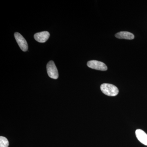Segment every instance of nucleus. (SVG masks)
Returning a JSON list of instances; mask_svg holds the SVG:
<instances>
[{"label":"nucleus","mask_w":147,"mask_h":147,"mask_svg":"<svg viewBox=\"0 0 147 147\" xmlns=\"http://www.w3.org/2000/svg\"><path fill=\"white\" fill-rule=\"evenodd\" d=\"M100 90L103 94L109 96H116L119 93L118 88L111 84H102L100 86Z\"/></svg>","instance_id":"f257e3e1"},{"label":"nucleus","mask_w":147,"mask_h":147,"mask_svg":"<svg viewBox=\"0 0 147 147\" xmlns=\"http://www.w3.org/2000/svg\"><path fill=\"white\" fill-rule=\"evenodd\" d=\"M47 70L48 76L50 78L55 79H58L59 77L58 69L53 61H50L47 64Z\"/></svg>","instance_id":"f03ea898"},{"label":"nucleus","mask_w":147,"mask_h":147,"mask_svg":"<svg viewBox=\"0 0 147 147\" xmlns=\"http://www.w3.org/2000/svg\"><path fill=\"white\" fill-rule=\"evenodd\" d=\"M87 65L90 68L100 71H106L108 69V67L105 63L96 60L89 61L87 63Z\"/></svg>","instance_id":"7ed1b4c3"},{"label":"nucleus","mask_w":147,"mask_h":147,"mask_svg":"<svg viewBox=\"0 0 147 147\" xmlns=\"http://www.w3.org/2000/svg\"><path fill=\"white\" fill-rule=\"evenodd\" d=\"M14 37L16 42L21 48L24 52H26L28 50V44L26 40L19 33L16 32L14 34Z\"/></svg>","instance_id":"20e7f679"},{"label":"nucleus","mask_w":147,"mask_h":147,"mask_svg":"<svg viewBox=\"0 0 147 147\" xmlns=\"http://www.w3.org/2000/svg\"><path fill=\"white\" fill-rule=\"evenodd\" d=\"M50 34L49 32L43 31L37 33L34 35V39L39 42H45L49 38Z\"/></svg>","instance_id":"39448f33"},{"label":"nucleus","mask_w":147,"mask_h":147,"mask_svg":"<svg viewBox=\"0 0 147 147\" xmlns=\"http://www.w3.org/2000/svg\"><path fill=\"white\" fill-rule=\"evenodd\" d=\"M136 137L138 140L142 144L147 146V134L141 129H137L135 131Z\"/></svg>","instance_id":"423d86ee"},{"label":"nucleus","mask_w":147,"mask_h":147,"mask_svg":"<svg viewBox=\"0 0 147 147\" xmlns=\"http://www.w3.org/2000/svg\"><path fill=\"white\" fill-rule=\"evenodd\" d=\"M117 38L119 39H125L128 40L133 39L134 36L133 34L128 32L122 31L117 33L115 34Z\"/></svg>","instance_id":"0eeeda50"},{"label":"nucleus","mask_w":147,"mask_h":147,"mask_svg":"<svg viewBox=\"0 0 147 147\" xmlns=\"http://www.w3.org/2000/svg\"><path fill=\"white\" fill-rule=\"evenodd\" d=\"M8 140L5 137H0V147H8Z\"/></svg>","instance_id":"6e6552de"}]
</instances>
